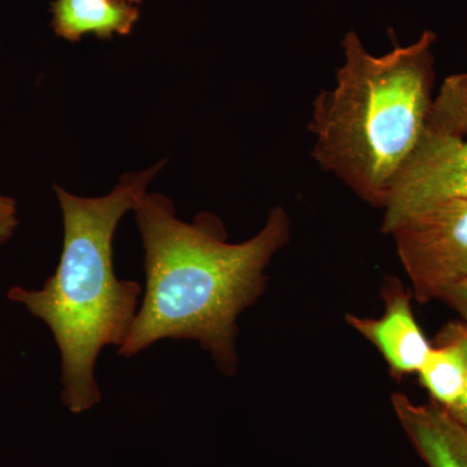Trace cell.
Segmentation results:
<instances>
[{"mask_svg":"<svg viewBox=\"0 0 467 467\" xmlns=\"http://www.w3.org/2000/svg\"><path fill=\"white\" fill-rule=\"evenodd\" d=\"M133 211L142 236L146 285L117 353L128 358L162 339L195 340L233 376L238 367L236 322L263 294L266 266L290 239L287 212L273 208L254 238L230 243L216 216L202 213L183 223L161 193H144Z\"/></svg>","mask_w":467,"mask_h":467,"instance_id":"obj_1","label":"cell"},{"mask_svg":"<svg viewBox=\"0 0 467 467\" xmlns=\"http://www.w3.org/2000/svg\"><path fill=\"white\" fill-rule=\"evenodd\" d=\"M164 164L125 174L100 198H81L55 184L64 223L58 265L39 290L8 291L9 300L50 328L60 355L61 400L72 413L99 404L98 358L106 347L124 344L137 317L142 285L116 275L113 241L119 221Z\"/></svg>","mask_w":467,"mask_h":467,"instance_id":"obj_2","label":"cell"},{"mask_svg":"<svg viewBox=\"0 0 467 467\" xmlns=\"http://www.w3.org/2000/svg\"><path fill=\"white\" fill-rule=\"evenodd\" d=\"M435 43L436 34L425 30L416 42L377 57L349 30L334 88L313 100L310 156L374 207L383 208L396 174L429 126Z\"/></svg>","mask_w":467,"mask_h":467,"instance_id":"obj_3","label":"cell"},{"mask_svg":"<svg viewBox=\"0 0 467 467\" xmlns=\"http://www.w3.org/2000/svg\"><path fill=\"white\" fill-rule=\"evenodd\" d=\"M396 250L420 303L467 282V201L444 202L393 227Z\"/></svg>","mask_w":467,"mask_h":467,"instance_id":"obj_4","label":"cell"},{"mask_svg":"<svg viewBox=\"0 0 467 467\" xmlns=\"http://www.w3.org/2000/svg\"><path fill=\"white\" fill-rule=\"evenodd\" d=\"M467 201V140L427 126L391 184L383 211V233L444 202Z\"/></svg>","mask_w":467,"mask_h":467,"instance_id":"obj_5","label":"cell"},{"mask_svg":"<svg viewBox=\"0 0 467 467\" xmlns=\"http://www.w3.org/2000/svg\"><path fill=\"white\" fill-rule=\"evenodd\" d=\"M347 324L377 347L396 377L418 373L431 349L414 317L410 295L398 284L387 288L386 312L382 317L348 315Z\"/></svg>","mask_w":467,"mask_h":467,"instance_id":"obj_6","label":"cell"},{"mask_svg":"<svg viewBox=\"0 0 467 467\" xmlns=\"http://www.w3.org/2000/svg\"><path fill=\"white\" fill-rule=\"evenodd\" d=\"M392 407L427 466L467 467V430L447 409L435 401L414 404L402 393H393Z\"/></svg>","mask_w":467,"mask_h":467,"instance_id":"obj_7","label":"cell"},{"mask_svg":"<svg viewBox=\"0 0 467 467\" xmlns=\"http://www.w3.org/2000/svg\"><path fill=\"white\" fill-rule=\"evenodd\" d=\"M138 18L140 9L128 0H55L52 5L55 33L69 42L85 36H128Z\"/></svg>","mask_w":467,"mask_h":467,"instance_id":"obj_8","label":"cell"},{"mask_svg":"<svg viewBox=\"0 0 467 467\" xmlns=\"http://www.w3.org/2000/svg\"><path fill=\"white\" fill-rule=\"evenodd\" d=\"M418 376L432 401L447 410L456 407L465 389L467 378L465 348L456 324L442 331L441 346L431 347Z\"/></svg>","mask_w":467,"mask_h":467,"instance_id":"obj_9","label":"cell"},{"mask_svg":"<svg viewBox=\"0 0 467 467\" xmlns=\"http://www.w3.org/2000/svg\"><path fill=\"white\" fill-rule=\"evenodd\" d=\"M429 128L441 133L467 134V73L451 75L442 81L432 101Z\"/></svg>","mask_w":467,"mask_h":467,"instance_id":"obj_10","label":"cell"},{"mask_svg":"<svg viewBox=\"0 0 467 467\" xmlns=\"http://www.w3.org/2000/svg\"><path fill=\"white\" fill-rule=\"evenodd\" d=\"M18 226L16 202L0 195V244L14 236Z\"/></svg>","mask_w":467,"mask_h":467,"instance_id":"obj_11","label":"cell"},{"mask_svg":"<svg viewBox=\"0 0 467 467\" xmlns=\"http://www.w3.org/2000/svg\"><path fill=\"white\" fill-rule=\"evenodd\" d=\"M439 300L444 301L451 308L456 310L462 317L463 324L467 325V282L448 288Z\"/></svg>","mask_w":467,"mask_h":467,"instance_id":"obj_12","label":"cell"},{"mask_svg":"<svg viewBox=\"0 0 467 467\" xmlns=\"http://www.w3.org/2000/svg\"><path fill=\"white\" fill-rule=\"evenodd\" d=\"M457 330H459L461 340H462L463 348H465L466 361H467V325L466 324H456ZM450 413L451 416L456 418L457 420L465 427L467 430V378L465 389H463L462 396H461L460 401L457 402L456 407L451 408Z\"/></svg>","mask_w":467,"mask_h":467,"instance_id":"obj_13","label":"cell"},{"mask_svg":"<svg viewBox=\"0 0 467 467\" xmlns=\"http://www.w3.org/2000/svg\"><path fill=\"white\" fill-rule=\"evenodd\" d=\"M128 2L134 3L135 5V3H140L142 0H128Z\"/></svg>","mask_w":467,"mask_h":467,"instance_id":"obj_14","label":"cell"}]
</instances>
